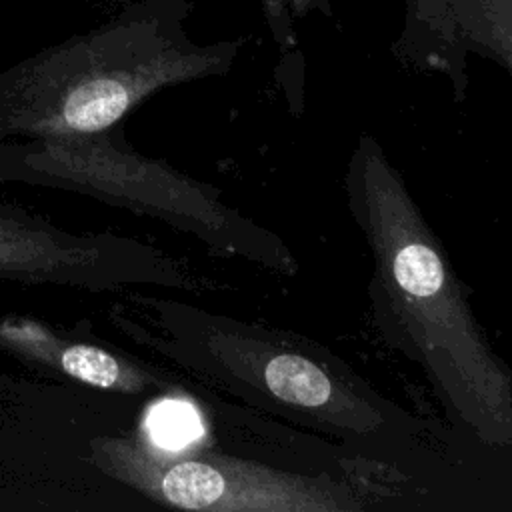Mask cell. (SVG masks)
I'll return each instance as SVG.
<instances>
[{"label":"cell","mask_w":512,"mask_h":512,"mask_svg":"<svg viewBox=\"0 0 512 512\" xmlns=\"http://www.w3.org/2000/svg\"><path fill=\"white\" fill-rule=\"evenodd\" d=\"M146 428L148 440L164 448L184 446L202 434V426L194 408L184 400H164L154 406Z\"/></svg>","instance_id":"8fae6325"},{"label":"cell","mask_w":512,"mask_h":512,"mask_svg":"<svg viewBox=\"0 0 512 512\" xmlns=\"http://www.w3.org/2000/svg\"><path fill=\"white\" fill-rule=\"evenodd\" d=\"M406 18L392 50L402 62L442 72L458 98L466 92V56L448 0H404Z\"/></svg>","instance_id":"ba28073f"},{"label":"cell","mask_w":512,"mask_h":512,"mask_svg":"<svg viewBox=\"0 0 512 512\" xmlns=\"http://www.w3.org/2000/svg\"><path fill=\"white\" fill-rule=\"evenodd\" d=\"M344 188L372 256L368 298L382 340L416 362L448 414L492 448L512 442V376L374 136H360Z\"/></svg>","instance_id":"6da1fadb"},{"label":"cell","mask_w":512,"mask_h":512,"mask_svg":"<svg viewBox=\"0 0 512 512\" xmlns=\"http://www.w3.org/2000/svg\"><path fill=\"white\" fill-rule=\"evenodd\" d=\"M146 326L118 316L136 342L280 416L348 440L396 432L402 412L306 342L196 306L136 296Z\"/></svg>","instance_id":"3957f363"},{"label":"cell","mask_w":512,"mask_h":512,"mask_svg":"<svg viewBox=\"0 0 512 512\" xmlns=\"http://www.w3.org/2000/svg\"><path fill=\"white\" fill-rule=\"evenodd\" d=\"M194 0H110L106 18L0 72V142L108 130L154 92L222 76L244 40L198 44Z\"/></svg>","instance_id":"7a4b0ae2"},{"label":"cell","mask_w":512,"mask_h":512,"mask_svg":"<svg viewBox=\"0 0 512 512\" xmlns=\"http://www.w3.org/2000/svg\"><path fill=\"white\" fill-rule=\"evenodd\" d=\"M460 42L478 54L512 70V0H448Z\"/></svg>","instance_id":"9c48e42d"},{"label":"cell","mask_w":512,"mask_h":512,"mask_svg":"<svg viewBox=\"0 0 512 512\" xmlns=\"http://www.w3.org/2000/svg\"><path fill=\"white\" fill-rule=\"evenodd\" d=\"M0 280L96 292L130 284L196 286L178 260L148 244L108 234H76L4 200H0Z\"/></svg>","instance_id":"8992f818"},{"label":"cell","mask_w":512,"mask_h":512,"mask_svg":"<svg viewBox=\"0 0 512 512\" xmlns=\"http://www.w3.org/2000/svg\"><path fill=\"white\" fill-rule=\"evenodd\" d=\"M0 350L56 370L88 386L122 394L164 392L174 386L160 374L96 344L62 336L32 318L8 316L0 320Z\"/></svg>","instance_id":"52a82bcc"},{"label":"cell","mask_w":512,"mask_h":512,"mask_svg":"<svg viewBox=\"0 0 512 512\" xmlns=\"http://www.w3.org/2000/svg\"><path fill=\"white\" fill-rule=\"evenodd\" d=\"M0 184L46 186L92 196L194 234L212 248L282 274L298 264L270 230L220 200V192L136 154L120 124L92 134L2 140Z\"/></svg>","instance_id":"277c9868"},{"label":"cell","mask_w":512,"mask_h":512,"mask_svg":"<svg viewBox=\"0 0 512 512\" xmlns=\"http://www.w3.org/2000/svg\"><path fill=\"white\" fill-rule=\"evenodd\" d=\"M90 460L106 476L146 498L184 510L210 512H354L364 502L330 478H310L192 450V442L164 448L148 438L96 436Z\"/></svg>","instance_id":"5b68a950"},{"label":"cell","mask_w":512,"mask_h":512,"mask_svg":"<svg viewBox=\"0 0 512 512\" xmlns=\"http://www.w3.org/2000/svg\"><path fill=\"white\" fill-rule=\"evenodd\" d=\"M266 26L272 34L274 44L286 56L296 50L298 34L296 22L318 12L326 18H334L330 0H258Z\"/></svg>","instance_id":"30bf717a"}]
</instances>
